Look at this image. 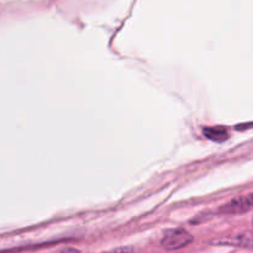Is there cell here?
Wrapping results in <instances>:
<instances>
[{"label": "cell", "instance_id": "4", "mask_svg": "<svg viewBox=\"0 0 253 253\" xmlns=\"http://www.w3.org/2000/svg\"><path fill=\"white\" fill-rule=\"evenodd\" d=\"M105 253H133V250L131 247H120V249L113 250V251H109Z\"/></svg>", "mask_w": 253, "mask_h": 253}, {"label": "cell", "instance_id": "1", "mask_svg": "<svg viewBox=\"0 0 253 253\" xmlns=\"http://www.w3.org/2000/svg\"><path fill=\"white\" fill-rule=\"evenodd\" d=\"M193 241V236L184 229H172L165 232L161 245L167 251H177L188 246Z\"/></svg>", "mask_w": 253, "mask_h": 253}, {"label": "cell", "instance_id": "5", "mask_svg": "<svg viewBox=\"0 0 253 253\" xmlns=\"http://www.w3.org/2000/svg\"><path fill=\"white\" fill-rule=\"evenodd\" d=\"M62 253H81V252L77 251V250H74V249H67V250H64Z\"/></svg>", "mask_w": 253, "mask_h": 253}, {"label": "cell", "instance_id": "3", "mask_svg": "<svg viewBox=\"0 0 253 253\" xmlns=\"http://www.w3.org/2000/svg\"><path fill=\"white\" fill-rule=\"evenodd\" d=\"M204 133L209 140L216 141V142H221V141L227 140L229 133H227L226 128L221 127V126H216V127H207L204 128Z\"/></svg>", "mask_w": 253, "mask_h": 253}, {"label": "cell", "instance_id": "2", "mask_svg": "<svg viewBox=\"0 0 253 253\" xmlns=\"http://www.w3.org/2000/svg\"><path fill=\"white\" fill-rule=\"evenodd\" d=\"M252 209V194L241 195L235 199L230 200L225 205L220 208V211L224 212L226 215L232 214H242V212H247Z\"/></svg>", "mask_w": 253, "mask_h": 253}]
</instances>
